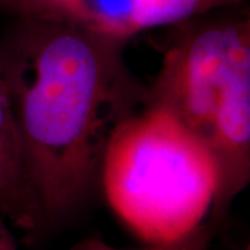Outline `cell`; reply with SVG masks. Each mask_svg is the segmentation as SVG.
I'll list each match as a JSON object with an SVG mask.
<instances>
[{"label": "cell", "mask_w": 250, "mask_h": 250, "mask_svg": "<svg viewBox=\"0 0 250 250\" xmlns=\"http://www.w3.org/2000/svg\"><path fill=\"white\" fill-rule=\"evenodd\" d=\"M10 224L7 215L0 207V250H17L16 238L10 229Z\"/></svg>", "instance_id": "cell-7"}, {"label": "cell", "mask_w": 250, "mask_h": 250, "mask_svg": "<svg viewBox=\"0 0 250 250\" xmlns=\"http://www.w3.org/2000/svg\"><path fill=\"white\" fill-rule=\"evenodd\" d=\"M147 106L178 118L211 152L220 217L250 182V9L248 1L167 27Z\"/></svg>", "instance_id": "cell-2"}, {"label": "cell", "mask_w": 250, "mask_h": 250, "mask_svg": "<svg viewBox=\"0 0 250 250\" xmlns=\"http://www.w3.org/2000/svg\"><path fill=\"white\" fill-rule=\"evenodd\" d=\"M100 189L118 218L147 245L185 236L211 211L218 168L211 152L167 110L147 106L113 136Z\"/></svg>", "instance_id": "cell-3"}, {"label": "cell", "mask_w": 250, "mask_h": 250, "mask_svg": "<svg viewBox=\"0 0 250 250\" xmlns=\"http://www.w3.org/2000/svg\"><path fill=\"white\" fill-rule=\"evenodd\" d=\"M13 17L0 36V74L47 227L100 190L108 143L147 107V83L126 62L128 41L59 20Z\"/></svg>", "instance_id": "cell-1"}, {"label": "cell", "mask_w": 250, "mask_h": 250, "mask_svg": "<svg viewBox=\"0 0 250 250\" xmlns=\"http://www.w3.org/2000/svg\"><path fill=\"white\" fill-rule=\"evenodd\" d=\"M245 250H249V248H246V249H245Z\"/></svg>", "instance_id": "cell-9"}, {"label": "cell", "mask_w": 250, "mask_h": 250, "mask_svg": "<svg viewBox=\"0 0 250 250\" xmlns=\"http://www.w3.org/2000/svg\"><path fill=\"white\" fill-rule=\"evenodd\" d=\"M0 207L11 225L28 233L45 228L43 215L21 159L17 135L0 74Z\"/></svg>", "instance_id": "cell-5"}, {"label": "cell", "mask_w": 250, "mask_h": 250, "mask_svg": "<svg viewBox=\"0 0 250 250\" xmlns=\"http://www.w3.org/2000/svg\"><path fill=\"white\" fill-rule=\"evenodd\" d=\"M241 3L246 0H7L0 7L13 16L65 21L129 42L146 31Z\"/></svg>", "instance_id": "cell-4"}, {"label": "cell", "mask_w": 250, "mask_h": 250, "mask_svg": "<svg viewBox=\"0 0 250 250\" xmlns=\"http://www.w3.org/2000/svg\"><path fill=\"white\" fill-rule=\"evenodd\" d=\"M213 239V223L211 220L203 221L195 229L187 233L177 241L167 243H154L143 249H117L108 246L104 242L98 239H86L75 245L70 250H207Z\"/></svg>", "instance_id": "cell-6"}, {"label": "cell", "mask_w": 250, "mask_h": 250, "mask_svg": "<svg viewBox=\"0 0 250 250\" xmlns=\"http://www.w3.org/2000/svg\"><path fill=\"white\" fill-rule=\"evenodd\" d=\"M6 1H7V0H0V6H1L3 3H6Z\"/></svg>", "instance_id": "cell-8"}]
</instances>
